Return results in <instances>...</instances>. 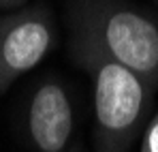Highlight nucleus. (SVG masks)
I'll list each match as a JSON object with an SVG mask.
<instances>
[{"mask_svg": "<svg viewBox=\"0 0 158 152\" xmlns=\"http://www.w3.org/2000/svg\"><path fill=\"white\" fill-rule=\"evenodd\" d=\"M58 32L45 4H26L0 17V94L56 47Z\"/></svg>", "mask_w": 158, "mask_h": 152, "instance_id": "obj_3", "label": "nucleus"}, {"mask_svg": "<svg viewBox=\"0 0 158 152\" xmlns=\"http://www.w3.org/2000/svg\"><path fill=\"white\" fill-rule=\"evenodd\" d=\"M26 131L36 152H69L73 146L75 111L60 79H41L32 90L26 107Z\"/></svg>", "mask_w": 158, "mask_h": 152, "instance_id": "obj_4", "label": "nucleus"}, {"mask_svg": "<svg viewBox=\"0 0 158 152\" xmlns=\"http://www.w3.org/2000/svg\"><path fill=\"white\" fill-rule=\"evenodd\" d=\"M73 54L92 79L94 152H128L148 124L156 90L79 34Z\"/></svg>", "mask_w": 158, "mask_h": 152, "instance_id": "obj_1", "label": "nucleus"}, {"mask_svg": "<svg viewBox=\"0 0 158 152\" xmlns=\"http://www.w3.org/2000/svg\"><path fill=\"white\" fill-rule=\"evenodd\" d=\"M139 152H158V111L150 118L141 133V148Z\"/></svg>", "mask_w": 158, "mask_h": 152, "instance_id": "obj_5", "label": "nucleus"}, {"mask_svg": "<svg viewBox=\"0 0 158 152\" xmlns=\"http://www.w3.org/2000/svg\"><path fill=\"white\" fill-rule=\"evenodd\" d=\"M28 0H0V11H17L22 7H26Z\"/></svg>", "mask_w": 158, "mask_h": 152, "instance_id": "obj_6", "label": "nucleus"}, {"mask_svg": "<svg viewBox=\"0 0 158 152\" xmlns=\"http://www.w3.org/2000/svg\"><path fill=\"white\" fill-rule=\"evenodd\" d=\"M71 32L158 88V22L126 0H75Z\"/></svg>", "mask_w": 158, "mask_h": 152, "instance_id": "obj_2", "label": "nucleus"}, {"mask_svg": "<svg viewBox=\"0 0 158 152\" xmlns=\"http://www.w3.org/2000/svg\"><path fill=\"white\" fill-rule=\"evenodd\" d=\"M156 2H158V0H156Z\"/></svg>", "mask_w": 158, "mask_h": 152, "instance_id": "obj_8", "label": "nucleus"}, {"mask_svg": "<svg viewBox=\"0 0 158 152\" xmlns=\"http://www.w3.org/2000/svg\"><path fill=\"white\" fill-rule=\"evenodd\" d=\"M69 152H83V148H81V144H73V146L69 148Z\"/></svg>", "mask_w": 158, "mask_h": 152, "instance_id": "obj_7", "label": "nucleus"}]
</instances>
